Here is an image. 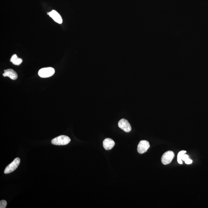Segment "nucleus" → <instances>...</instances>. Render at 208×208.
<instances>
[{
  "instance_id": "nucleus-10",
  "label": "nucleus",
  "mask_w": 208,
  "mask_h": 208,
  "mask_svg": "<svg viewBox=\"0 0 208 208\" xmlns=\"http://www.w3.org/2000/svg\"><path fill=\"white\" fill-rule=\"evenodd\" d=\"M10 61L13 64L15 65H19L22 63V59L18 58V56L16 54H14L11 57Z\"/></svg>"
},
{
  "instance_id": "nucleus-6",
  "label": "nucleus",
  "mask_w": 208,
  "mask_h": 208,
  "mask_svg": "<svg viewBox=\"0 0 208 208\" xmlns=\"http://www.w3.org/2000/svg\"><path fill=\"white\" fill-rule=\"evenodd\" d=\"M118 125L120 128L126 132L128 133L131 131V125L126 119L123 118L120 120L118 122Z\"/></svg>"
},
{
  "instance_id": "nucleus-4",
  "label": "nucleus",
  "mask_w": 208,
  "mask_h": 208,
  "mask_svg": "<svg viewBox=\"0 0 208 208\" xmlns=\"http://www.w3.org/2000/svg\"><path fill=\"white\" fill-rule=\"evenodd\" d=\"M175 155L174 153L172 151H168L163 155L161 158L162 163L165 165L169 164L171 162Z\"/></svg>"
},
{
  "instance_id": "nucleus-9",
  "label": "nucleus",
  "mask_w": 208,
  "mask_h": 208,
  "mask_svg": "<svg viewBox=\"0 0 208 208\" xmlns=\"http://www.w3.org/2000/svg\"><path fill=\"white\" fill-rule=\"evenodd\" d=\"M115 145V143L111 138H107L104 139L103 142V146L104 148L107 150H111Z\"/></svg>"
},
{
  "instance_id": "nucleus-1",
  "label": "nucleus",
  "mask_w": 208,
  "mask_h": 208,
  "mask_svg": "<svg viewBox=\"0 0 208 208\" xmlns=\"http://www.w3.org/2000/svg\"><path fill=\"white\" fill-rule=\"evenodd\" d=\"M71 141L70 137L66 135H61L53 139L51 143L56 145H65Z\"/></svg>"
},
{
  "instance_id": "nucleus-11",
  "label": "nucleus",
  "mask_w": 208,
  "mask_h": 208,
  "mask_svg": "<svg viewBox=\"0 0 208 208\" xmlns=\"http://www.w3.org/2000/svg\"><path fill=\"white\" fill-rule=\"evenodd\" d=\"M182 160L184 161L186 164H190L192 163V160L189 159L187 155L183 154L182 157Z\"/></svg>"
},
{
  "instance_id": "nucleus-12",
  "label": "nucleus",
  "mask_w": 208,
  "mask_h": 208,
  "mask_svg": "<svg viewBox=\"0 0 208 208\" xmlns=\"http://www.w3.org/2000/svg\"><path fill=\"white\" fill-rule=\"evenodd\" d=\"M186 153V151L182 150L179 152L177 156V161L179 164H182L183 163L182 162V157L183 154H185Z\"/></svg>"
},
{
  "instance_id": "nucleus-13",
  "label": "nucleus",
  "mask_w": 208,
  "mask_h": 208,
  "mask_svg": "<svg viewBox=\"0 0 208 208\" xmlns=\"http://www.w3.org/2000/svg\"><path fill=\"white\" fill-rule=\"evenodd\" d=\"M7 202L5 200H1L0 201V208H5L7 206Z\"/></svg>"
},
{
  "instance_id": "nucleus-3",
  "label": "nucleus",
  "mask_w": 208,
  "mask_h": 208,
  "mask_svg": "<svg viewBox=\"0 0 208 208\" xmlns=\"http://www.w3.org/2000/svg\"><path fill=\"white\" fill-rule=\"evenodd\" d=\"M20 163V159L19 158L15 159L12 163L7 166L4 170V173L8 174V173L12 172L18 167Z\"/></svg>"
},
{
  "instance_id": "nucleus-7",
  "label": "nucleus",
  "mask_w": 208,
  "mask_h": 208,
  "mask_svg": "<svg viewBox=\"0 0 208 208\" xmlns=\"http://www.w3.org/2000/svg\"><path fill=\"white\" fill-rule=\"evenodd\" d=\"M48 15H49L58 24H61L63 22V19L61 15L56 11L55 10H52L51 12L48 13Z\"/></svg>"
},
{
  "instance_id": "nucleus-5",
  "label": "nucleus",
  "mask_w": 208,
  "mask_h": 208,
  "mask_svg": "<svg viewBox=\"0 0 208 208\" xmlns=\"http://www.w3.org/2000/svg\"><path fill=\"white\" fill-rule=\"evenodd\" d=\"M150 147V145L148 142L146 140H142L138 145V152L140 154H143L146 152Z\"/></svg>"
},
{
  "instance_id": "nucleus-2",
  "label": "nucleus",
  "mask_w": 208,
  "mask_h": 208,
  "mask_svg": "<svg viewBox=\"0 0 208 208\" xmlns=\"http://www.w3.org/2000/svg\"><path fill=\"white\" fill-rule=\"evenodd\" d=\"M55 73V70L51 67H45L42 68L38 72L39 77L43 78H46L51 77Z\"/></svg>"
},
{
  "instance_id": "nucleus-8",
  "label": "nucleus",
  "mask_w": 208,
  "mask_h": 208,
  "mask_svg": "<svg viewBox=\"0 0 208 208\" xmlns=\"http://www.w3.org/2000/svg\"><path fill=\"white\" fill-rule=\"evenodd\" d=\"M4 71V73L3 74L4 77H9L12 80H15L18 78V74L14 70L9 69L5 70Z\"/></svg>"
}]
</instances>
